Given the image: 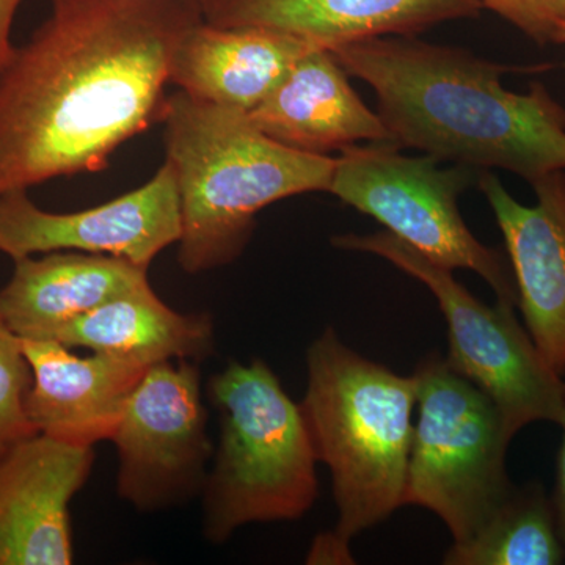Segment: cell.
<instances>
[{
  "label": "cell",
  "instance_id": "obj_1",
  "mask_svg": "<svg viewBox=\"0 0 565 565\" xmlns=\"http://www.w3.org/2000/svg\"><path fill=\"white\" fill-rule=\"evenodd\" d=\"M0 74V195L99 172L161 120L178 43L199 0H51Z\"/></svg>",
  "mask_w": 565,
  "mask_h": 565
},
{
  "label": "cell",
  "instance_id": "obj_18",
  "mask_svg": "<svg viewBox=\"0 0 565 565\" xmlns=\"http://www.w3.org/2000/svg\"><path fill=\"white\" fill-rule=\"evenodd\" d=\"M214 337L210 315L178 313L145 282L70 322L52 340L148 370L173 360L200 362L214 352Z\"/></svg>",
  "mask_w": 565,
  "mask_h": 565
},
{
  "label": "cell",
  "instance_id": "obj_12",
  "mask_svg": "<svg viewBox=\"0 0 565 565\" xmlns=\"http://www.w3.org/2000/svg\"><path fill=\"white\" fill-rule=\"evenodd\" d=\"M503 233L527 333L548 366L565 375V170L534 181L537 203L516 202L492 173L478 180Z\"/></svg>",
  "mask_w": 565,
  "mask_h": 565
},
{
  "label": "cell",
  "instance_id": "obj_2",
  "mask_svg": "<svg viewBox=\"0 0 565 565\" xmlns=\"http://www.w3.org/2000/svg\"><path fill=\"white\" fill-rule=\"evenodd\" d=\"M349 76L366 82L396 147L476 170L503 169L533 184L565 170V109L544 84L514 93L505 71L459 47L377 36L333 47Z\"/></svg>",
  "mask_w": 565,
  "mask_h": 565
},
{
  "label": "cell",
  "instance_id": "obj_23",
  "mask_svg": "<svg viewBox=\"0 0 565 565\" xmlns=\"http://www.w3.org/2000/svg\"><path fill=\"white\" fill-rule=\"evenodd\" d=\"M21 3L22 0H0V74L7 68L17 50L11 43V28Z\"/></svg>",
  "mask_w": 565,
  "mask_h": 565
},
{
  "label": "cell",
  "instance_id": "obj_21",
  "mask_svg": "<svg viewBox=\"0 0 565 565\" xmlns=\"http://www.w3.org/2000/svg\"><path fill=\"white\" fill-rule=\"evenodd\" d=\"M537 44L553 43L565 22V0H479Z\"/></svg>",
  "mask_w": 565,
  "mask_h": 565
},
{
  "label": "cell",
  "instance_id": "obj_16",
  "mask_svg": "<svg viewBox=\"0 0 565 565\" xmlns=\"http://www.w3.org/2000/svg\"><path fill=\"white\" fill-rule=\"evenodd\" d=\"M318 47L274 29L221 28L202 21L178 43L170 84L200 102L248 114Z\"/></svg>",
  "mask_w": 565,
  "mask_h": 565
},
{
  "label": "cell",
  "instance_id": "obj_9",
  "mask_svg": "<svg viewBox=\"0 0 565 565\" xmlns=\"http://www.w3.org/2000/svg\"><path fill=\"white\" fill-rule=\"evenodd\" d=\"M117 492L140 512H158L202 494L214 457L196 362L148 367L117 430Z\"/></svg>",
  "mask_w": 565,
  "mask_h": 565
},
{
  "label": "cell",
  "instance_id": "obj_22",
  "mask_svg": "<svg viewBox=\"0 0 565 565\" xmlns=\"http://www.w3.org/2000/svg\"><path fill=\"white\" fill-rule=\"evenodd\" d=\"M557 424L563 427V444H561L559 455H557L556 484L555 494L552 498V508L557 531H559L561 541H563L565 548V403L563 415H561Z\"/></svg>",
  "mask_w": 565,
  "mask_h": 565
},
{
  "label": "cell",
  "instance_id": "obj_13",
  "mask_svg": "<svg viewBox=\"0 0 565 565\" xmlns=\"http://www.w3.org/2000/svg\"><path fill=\"white\" fill-rule=\"evenodd\" d=\"M21 341L32 367L28 412L36 433L90 448L110 440L147 370L103 353L79 356L54 340Z\"/></svg>",
  "mask_w": 565,
  "mask_h": 565
},
{
  "label": "cell",
  "instance_id": "obj_6",
  "mask_svg": "<svg viewBox=\"0 0 565 565\" xmlns=\"http://www.w3.org/2000/svg\"><path fill=\"white\" fill-rule=\"evenodd\" d=\"M414 375L418 419L404 505L433 511L465 544L514 490L505 471L514 435L497 404L444 356H427Z\"/></svg>",
  "mask_w": 565,
  "mask_h": 565
},
{
  "label": "cell",
  "instance_id": "obj_11",
  "mask_svg": "<svg viewBox=\"0 0 565 565\" xmlns=\"http://www.w3.org/2000/svg\"><path fill=\"white\" fill-rule=\"evenodd\" d=\"M93 462L90 446L40 433L0 457V565L73 563L70 503Z\"/></svg>",
  "mask_w": 565,
  "mask_h": 565
},
{
  "label": "cell",
  "instance_id": "obj_8",
  "mask_svg": "<svg viewBox=\"0 0 565 565\" xmlns=\"http://www.w3.org/2000/svg\"><path fill=\"white\" fill-rule=\"evenodd\" d=\"M332 243L381 256L430 289L448 323L446 360L497 404L514 437L531 423H559L565 382L516 321L514 307L482 303L452 277L451 269L430 262L390 232L343 234Z\"/></svg>",
  "mask_w": 565,
  "mask_h": 565
},
{
  "label": "cell",
  "instance_id": "obj_10",
  "mask_svg": "<svg viewBox=\"0 0 565 565\" xmlns=\"http://www.w3.org/2000/svg\"><path fill=\"white\" fill-rule=\"evenodd\" d=\"M177 173L163 162L147 184L102 206L70 214L41 210L28 191L0 195V252L11 259L74 250L109 255L150 269L181 239Z\"/></svg>",
  "mask_w": 565,
  "mask_h": 565
},
{
  "label": "cell",
  "instance_id": "obj_7",
  "mask_svg": "<svg viewBox=\"0 0 565 565\" xmlns=\"http://www.w3.org/2000/svg\"><path fill=\"white\" fill-rule=\"evenodd\" d=\"M440 162L429 154L408 158L394 143L353 145L337 159L329 192L430 262L478 274L498 302L515 308L514 274L501 253L476 239L459 211V196L478 184L482 170L441 169Z\"/></svg>",
  "mask_w": 565,
  "mask_h": 565
},
{
  "label": "cell",
  "instance_id": "obj_19",
  "mask_svg": "<svg viewBox=\"0 0 565 565\" xmlns=\"http://www.w3.org/2000/svg\"><path fill=\"white\" fill-rule=\"evenodd\" d=\"M565 548L552 500L537 482L514 487L482 530L465 544H452L448 565H557Z\"/></svg>",
  "mask_w": 565,
  "mask_h": 565
},
{
  "label": "cell",
  "instance_id": "obj_3",
  "mask_svg": "<svg viewBox=\"0 0 565 565\" xmlns=\"http://www.w3.org/2000/svg\"><path fill=\"white\" fill-rule=\"evenodd\" d=\"M167 161L181 204L180 262L202 274L236 262L264 207L294 195L329 192L337 159L282 147L245 111L177 92L163 102Z\"/></svg>",
  "mask_w": 565,
  "mask_h": 565
},
{
  "label": "cell",
  "instance_id": "obj_14",
  "mask_svg": "<svg viewBox=\"0 0 565 565\" xmlns=\"http://www.w3.org/2000/svg\"><path fill=\"white\" fill-rule=\"evenodd\" d=\"M221 28L274 29L326 47L377 36H416L446 21L476 18L479 0H199Z\"/></svg>",
  "mask_w": 565,
  "mask_h": 565
},
{
  "label": "cell",
  "instance_id": "obj_24",
  "mask_svg": "<svg viewBox=\"0 0 565 565\" xmlns=\"http://www.w3.org/2000/svg\"><path fill=\"white\" fill-rule=\"evenodd\" d=\"M553 43H564L565 44V22L561 25L559 31L556 32L555 41Z\"/></svg>",
  "mask_w": 565,
  "mask_h": 565
},
{
  "label": "cell",
  "instance_id": "obj_20",
  "mask_svg": "<svg viewBox=\"0 0 565 565\" xmlns=\"http://www.w3.org/2000/svg\"><path fill=\"white\" fill-rule=\"evenodd\" d=\"M32 367L21 338L0 315V457L36 433L28 412Z\"/></svg>",
  "mask_w": 565,
  "mask_h": 565
},
{
  "label": "cell",
  "instance_id": "obj_4",
  "mask_svg": "<svg viewBox=\"0 0 565 565\" xmlns=\"http://www.w3.org/2000/svg\"><path fill=\"white\" fill-rule=\"evenodd\" d=\"M302 407L316 456L332 471L338 522L308 563H351L349 542L404 505L415 375L359 355L332 327L308 348Z\"/></svg>",
  "mask_w": 565,
  "mask_h": 565
},
{
  "label": "cell",
  "instance_id": "obj_17",
  "mask_svg": "<svg viewBox=\"0 0 565 565\" xmlns=\"http://www.w3.org/2000/svg\"><path fill=\"white\" fill-rule=\"evenodd\" d=\"M150 282L148 269L109 255L61 250L14 259L0 315L29 340H52L81 316Z\"/></svg>",
  "mask_w": 565,
  "mask_h": 565
},
{
  "label": "cell",
  "instance_id": "obj_5",
  "mask_svg": "<svg viewBox=\"0 0 565 565\" xmlns=\"http://www.w3.org/2000/svg\"><path fill=\"white\" fill-rule=\"evenodd\" d=\"M206 396L221 434L202 492L204 537L221 545L250 523L302 519L319 497V460L302 407L269 364L230 363Z\"/></svg>",
  "mask_w": 565,
  "mask_h": 565
},
{
  "label": "cell",
  "instance_id": "obj_15",
  "mask_svg": "<svg viewBox=\"0 0 565 565\" xmlns=\"http://www.w3.org/2000/svg\"><path fill=\"white\" fill-rule=\"evenodd\" d=\"M332 51L305 54L248 118L267 137L308 154L329 156L359 145L393 143L381 115L362 102Z\"/></svg>",
  "mask_w": 565,
  "mask_h": 565
}]
</instances>
